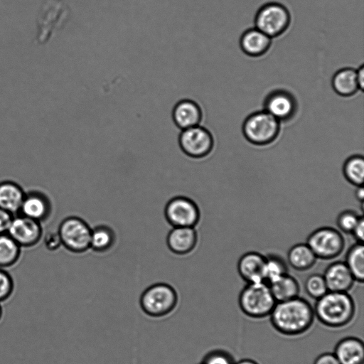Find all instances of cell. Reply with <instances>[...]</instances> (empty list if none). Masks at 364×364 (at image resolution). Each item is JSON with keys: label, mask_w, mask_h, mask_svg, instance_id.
I'll list each match as a JSON object with an SVG mask.
<instances>
[{"label": "cell", "mask_w": 364, "mask_h": 364, "mask_svg": "<svg viewBox=\"0 0 364 364\" xmlns=\"http://www.w3.org/2000/svg\"><path fill=\"white\" fill-rule=\"evenodd\" d=\"M269 316L272 326L278 332L286 336H297L311 327L315 314L310 303L297 296L277 302Z\"/></svg>", "instance_id": "cell-1"}, {"label": "cell", "mask_w": 364, "mask_h": 364, "mask_svg": "<svg viewBox=\"0 0 364 364\" xmlns=\"http://www.w3.org/2000/svg\"><path fill=\"white\" fill-rule=\"evenodd\" d=\"M314 310L322 324L331 328H340L353 320L355 304L348 292L328 291L316 299Z\"/></svg>", "instance_id": "cell-2"}, {"label": "cell", "mask_w": 364, "mask_h": 364, "mask_svg": "<svg viewBox=\"0 0 364 364\" xmlns=\"http://www.w3.org/2000/svg\"><path fill=\"white\" fill-rule=\"evenodd\" d=\"M276 303L269 284L264 282L247 283L238 297L242 311L253 318L269 316Z\"/></svg>", "instance_id": "cell-3"}, {"label": "cell", "mask_w": 364, "mask_h": 364, "mask_svg": "<svg viewBox=\"0 0 364 364\" xmlns=\"http://www.w3.org/2000/svg\"><path fill=\"white\" fill-rule=\"evenodd\" d=\"M280 122L265 110L249 114L242 126L245 138L251 144L265 146L274 141L280 132Z\"/></svg>", "instance_id": "cell-4"}, {"label": "cell", "mask_w": 364, "mask_h": 364, "mask_svg": "<svg viewBox=\"0 0 364 364\" xmlns=\"http://www.w3.org/2000/svg\"><path fill=\"white\" fill-rule=\"evenodd\" d=\"M291 23V14L282 4L271 1L263 4L255 17V28L271 38L282 35Z\"/></svg>", "instance_id": "cell-5"}, {"label": "cell", "mask_w": 364, "mask_h": 364, "mask_svg": "<svg viewBox=\"0 0 364 364\" xmlns=\"http://www.w3.org/2000/svg\"><path fill=\"white\" fill-rule=\"evenodd\" d=\"M58 231L62 245L74 253H82L90 246L92 228L82 218L70 216L59 225Z\"/></svg>", "instance_id": "cell-6"}, {"label": "cell", "mask_w": 364, "mask_h": 364, "mask_svg": "<svg viewBox=\"0 0 364 364\" xmlns=\"http://www.w3.org/2000/svg\"><path fill=\"white\" fill-rule=\"evenodd\" d=\"M306 243L316 257L322 259L338 257L345 247L343 236L331 227H321L314 230L307 237Z\"/></svg>", "instance_id": "cell-7"}, {"label": "cell", "mask_w": 364, "mask_h": 364, "mask_svg": "<svg viewBox=\"0 0 364 364\" xmlns=\"http://www.w3.org/2000/svg\"><path fill=\"white\" fill-rule=\"evenodd\" d=\"M177 302L176 291L170 285L159 283L149 287L143 293L141 304L150 316H161L171 311Z\"/></svg>", "instance_id": "cell-8"}, {"label": "cell", "mask_w": 364, "mask_h": 364, "mask_svg": "<svg viewBox=\"0 0 364 364\" xmlns=\"http://www.w3.org/2000/svg\"><path fill=\"white\" fill-rule=\"evenodd\" d=\"M178 143L181 150L187 156L201 159L212 151L214 139L208 129L198 125L182 130Z\"/></svg>", "instance_id": "cell-9"}, {"label": "cell", "mask_w": 364, "mask_h": 364, "mask_svg": "<svg viewBox=\"0 0 364 364\" xmlns=\"http://www.w3.org/2000/svg\"><path fill=\"white\" fill-rule=\"evenodd\" d=\"M164 215L168 223L175 227L194 228L200 220V210L191 198L176 196L166 205Z\"/></svg>", "instance_id": "cell-10"}, {"label": "cell", "mask_w": 364, "mask_h": 364, "mask_svg": "<svg viewBox=\"0 0 364 364\" xmlns=\"http://www.w3.org/2000/svg\"><path fill=\"white\" fill-rule=\"evenodd\" d=\"M298 104L296 97L289 91L275 89L264 98V110L280 122L291 120L296 114Z\"/></svg>", "instance_id": "cell-11"}, {"label": "cell", "mask_w": 364, "mask_h": 364, "mask_svg": "<svg viewBox=\"0 0 364 364\" xmlns=\"http://www.w3.org/2000/svg\"><path fill=\"white\" fill-rule=\"evenodd\" d=\"M21 247L35 246L41 240V223L17 214L14 216L7 232Z\"/></svg>", "instance_id": "cell-12"}, {"label": "cell", "mask_w": 364, "mask_h": 364, "mask_svg": "<svg viewBox=\"0 0 364 364\" xmlns=\"http://www.w3.org/2000/svg\"><path fill=\"white\" fill-rule=\"evenodd\" d=\"M51 211L49 198L43 192L31 191L25 193L18 214L41 223L48 219Z\"/></svg>", "instance_id": "cell-13"}, {"label": "cell", "mask_w": 364, "mask_h": 364, "mask_svg": "<svg viewBox=\"0 0 364 364\" xmlns=\"http://www.w3.org/2000/svg\"><path fill=\"white\" fill-rule=\"evenodd\" d=\"M323 276L330 291L348 292L355 281L345 262L341 261L330 264Z\"/></svg>", "instance_id": "cell-14"}, {"label": "cell", "mask_w": 364, "mask_h": 364, "mask_svg": "<svg viewBox=\"0 0 364 364\" xmlns=\"http://www.w3.org/2000/svg\"><path fill=\"white\" fill-rule=\"evenodd\" d=\"M265 261L266 257L257 252L243 254L237 262L240 276L247 283L264 282Z\"/></svg>", "instance_id": "cell-15"}, {"label": "cell", "mask_w": 364, "mask_h": 364, "mask_svg": "<svg viewBox=\"0 0 364 364\" xmlns=\"http://www.w3.org/2000/svg\"><path fill=\"white\" fill-rule=\"evenodd\" d=\"M172 117L175 124L181 130L200 125L203 112L199 105L189 99L180 100L174 106Z\"/></svg>", "instance_id": "cell-16"}, {"label": "cell", "mask_w": 364, "mask_h": 364, "mask_svg": "<svg viewBox=\"0 0 364 364\" xmlns=\"http://www.w3.org/2000/svg\"><path fill=\"white\" fill-rule=\"evenodd\" d=\"M166 241L172 252L181 255H186L197 244V232L191 227H175L168 232Z\"/></svg>", "instance_id": "cell-17"}, {"label": "cell", "mask_w": 364, "mask_h": 364, "mask_svg": "<svg viewBox=\"0 0 364 364\" xmlns=\"http://www.w3.org/2000/svg\"><path fill=\"white\" fill-rule=\"evenodd\" d=\"M333 354L340 364H363V342L356 337L344 338L335 346Z\"/></svg>", "instance_id": "cell-18"}, {"label": "cell", "mask_w": 364, "mask_h": 364, "mask_svg": "<svg viewBox=\"0 0 364 364\" xmlns=\"http://www.w3.org/2000/svg\"><path fill=\"white\" fill-rule=\"evenodd\" d=\"M271 45L272 38L257 28L246 30L240 39L242 50L251 57H259L264 55L269 50Z\"/></svg>", "instance_id": "cell-19"}, {"label": "cell", "mask_w": 364, "mask_h": 364, "mask_svg": "<svg viewBox=\"0 0 364 364\" xmlns=\"http://www.w3.org/2000/svg\"><path fill=\"white\" fill-rule=\"evenodd\" d=\"M25 192L16 182H0V208L16 215L18 214Z\"/></svg>", "instance_id": "cell-20"}, {"label": "cell", "mask_w": 364, "mask_h": 364, "mask_svg": "<svg viewBox=\"0 0 364 364\" xmlns=\"http://www.w3.org/2000/svg\"><path fill=\"white\" fill-rule=\"evenodd\" d=\"M332 87L340 96L354 95L359 90L356 70L344 68L337 71L332 78Z\"/></svg>", "instance_id": "cell-21"}, {"label": "cell", "mask_w": 364, "mask_h": 364, "mask_svg": "<svg viewBox=\"0 0 364 364\" xmlns=\"http://www.w3.org/2000/svg\"><path fill=\"white\" fill-rule=\"evenodd\" d=\"M268 284L277 302L287 301L299 296L300 290L299 282L288 273Z\"/></svg>", "instance_id": "cell-22"}, {"label": "cell", "mask_w": 364, "mask_h": 364, "mask_svg": "<svg viewBox=\"0 0 364 364\" xmlns=\"http://www.w3.org/2000/svg\"><path fill=\"white\" fill-rule=\"evenodd\" d=\"M316 256L307 243H298L292 246L287 253L289 265L298 271H305L312 267Z\"/></svg>", "instance_id": "cell-23"}, {"label": "cell", "mask_w": 364, "mask_h": 364, "mask_svg": "<svg viewBox=\"0 0 364 364\" xmlns=\"http://www.w3.org/2000/svg\"><path fill=\"white\" fill-rule=\"evenodd\" d=\"M116 235L107 225H100L92 229L90 248L97 252H105L114 245Z\"/></svg>", "instance_id": "cell-24"}, {"label": "cell", "mask_w": 364, "mask_h": 364, "mask_svg": "<svg viewBox=\"0 0 364 364\" xmlns=\"http://www.w3.org/2000/svg\"><path fill=\"white\" fill-rule=\"evenodd\" d=\"M21 247L7 233L0 235V268L14 265L19 259Z\"/></svg>", "instance_id": "cell-25"}, {"label": "cell", "mask_w": 364, "mask_h": 364, "mask_svg": "<svg viewBox=\"0 0 364 364\" xmlns=\"http://www.w3.org/2000/svg\"><path fill=\"white\" fill-rule=\"evenodd\" d=\"M345 263L355 280L362 283L364 280V246L362 242H356L348 249Z\"/></svg>", "instance_id": "cell-26"}, {"label": "cell", "mask_w": 364, "mask_h": 364, "mask_svg": "<svg viewBox=\"0 0 364 364\" xmlns=\"http://www.w3.org/2000/svg\"><path fill=\"white\" fill-rule=\"evenodd\" d=\"M343 172L346 179L351 184L360 186L363 185L364 159L361 155H353L344 162Z\"/></svg>", "instance_id": "cell-27"}, {"label": "cell", "mask_w": 364, "mask_h": 364, "mask_svg": "<svg viewBox=\"0 0 364 364\" xmlns=\"http://www.w3.org/2000/svg\"><path fill=\"white\" fill-rule=\"evenodd\" d=\"M265 257L264 282L266 283L269 284L288 273L287 264L279 255L270 254Z\"/></svg>", "instance_id": "cell-28"}, {"label": "cell", "mask_w": 364, "mask_h": 364, "mask_svg": "<svg viewBox=\"0 0 364 364\" xmlns=\"http://www.w3.org/2000/svg\"><path fill=\"white\" fill-rule=\"evenodd\" d=\"M304 288L307 294L316 299L328 291L323 276L318 274L309 275L305 281Z\"/></svg>", "instance_id": "cell-29"}, {"label": "cell", "mask_w": 364, "mask_h": 364, "mask_svg": "<svg viewBox=\"0 0 364 364\" xmlns=\"http://www.w3.org/2000/svg\"><path fill=\"white\" fill-rule=\"evenodd\" d=\"M360 215L352 210H345L337 217L336 224L341 231L346 233L353 232L354 228L358 224Z\"/></svg>", "instance_id": "cell-30"}, {"label": "cell", "mask_w": 364, "mask_h": 364, "mask_svg": "<svg viewBox=\"0 0 364 364\" xmlns=\"http://www.w3.org/2000/svg\"><path fill=\"white\" fill-rule=\"evenodd\" d=\"M14 290L13 278L5 269L0 268V303L8 300Z\"/></svg>", "instance_id": "cell-31"}, {"label": "cell", "mask_w": 364, "mask_h": 364, "mask_svg": "<svg viewBox=\"0 0 364 364\" xmlns=\"http://www.w3.org/2000/svg\"><path fill=\"white\" fill-rule=\"evenodd\" d=\"M203 364H234L232 357L224 351H214L205 359Z\"/></svg>", "instance_id": "cell-32"}, {"label": "cell", "mask_w": 364, "mask_h": 364, "mask_svg": "<svg viewBox=\"0 0 364 364\" xmlns=\"http://www.w3.org/2000/svg\"><path fill=\"white\" fill-rule=\"evenodd\" d=\"M43 240L45 247L50 251L56 250L62 245L58 230L47 232Z\"/></svg>", "instance_id": "cell-33"}, {"label": "cell", "mask_w": 364, "mask_h": 364, "mask_svg": "<svg viewBox=\"0 0 364 364\" xmlns=\"http://www.w3.org/2000/svg\"><path fill=\"white\" fill-rule=\"evenodd\" d=\"M14 215L0 208V235L7 233Z\"/></svg>", "instance_id": "cell-34"}, {"label": "cell", "mask_w": 364, "mask_h": 364, "mask_svg": "<svg viewBox=\"0 0 364 364\" xmlns=\"http://www.w3.org/2000/svg\"><path fill=\"white\" fill-rule=\"evenodd\" d=\"M314 364H340V363L333 353H324L316 358Z\"/></svg>", "instance_id": "cell-35"}, {"label": "cell", "mask_w": 364, "mask_h": 364, "mask_svg": "<svg viewBox=\"0 0 364 364\" xmlns=\"http://www.w3.org/2000/svg\"><path fill=\"white\" fill-rule=\"evenodd\" d=\"M351 234L353 235L354 238L356 240L357 242H363L364 238V219L363 217L361 216L358 224L354 228Z\"/></svg>", "instance_id": "cell-36"}, {"label": "cell", "mask_w": 364, "mask_h": 364, "mask_svg": "<svg viewBox=\"0 0 364 364\" xmlns=\"http://www.w3.org/2000/svg\"><path fill=\"white\" fill-rule=\"evenodd\" d=\"M357 81L359 90H363L364 88V66L362 65L357 70Z\"/></svg>", "instance_id": "cell-37"}, {"label": "cell", "mask_w": 364, "mask_h": 364, "mask_svg": "<svg viewBox=\"0 0 364 364\" xmlns=\"http://www.w3.org/2000/svg\"><path fill=\"white\" fill-rule=\"evenodd\" d=\"M355 197L361 203H363L364 189L363 186H357L355 190Z\"/></svg>", "instance_id": "cell-38"}, {"label": "cell", "mask_w": 364, "mask_h": 364, "mask_svg": "<svg viewBox=\"0 0 364 364\" xmlns=\"http://www.w3.org/2000/svg\"><path fill=\"white\" fill-rule=\"evenodd\" d=\"M234 364H259V363L252 359L246 358V359L240 360V361L235 363Z\"/></svg>", "instance_id": "cell-39"}, {"label": "cell", "mask_w": 364, "mask_h": 364, "mask_svg": "<svg viewBox=\"0 0 364 364\" xmlns=\"http://www.w3.org/2000/svg\"><path fill=\"white\" fill-rule=\"evenodd\" d=\"M2 315H3V311H2V308L1 306V304H0V321L2 318Z\"/></svg>", "instance_id": "cell-40"}, {"label": "cell", "mask_w": 364, "mask_h": 364, "mask_svg": "<svg viewBox=\"0 0 364 364\" xmlns=\"http://www.w3.org/2000/svg\"><path fill=\"white\" fill-rule=\"evenodd\" d=\"M201 364H203V363H201Z\"/></svg>", "instance_id": "cell-41"}]
</instances>
